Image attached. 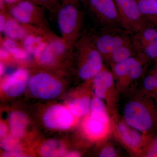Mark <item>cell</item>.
Masks as SVG:
<instances>
[{
	"label": "cell",
	"mask_w": 157,
	"mask_h": 157,
	"mask_svg": "<svg viewBox=\"0 0 157 157\" xmlns=\"http://www.w3.org/2000/svg\"><path fill=\"white\" fill-rule=\"evenodd\" d=\"M74 50L80 60L78 75L81 79L93 78L103 69L102 56L93 39L86 36L82 37L74 45Z\"/></svg>",
	"instance_id": "6da1fadb"
},
{
	"label": "cell",
	"mask_w": 157,
	"mask_h": 157,
	"mask_svg": "<svg viewBox=\"0 0 157 157\" xmlns=\"http://www.w3.org/2000/svg\"><path fill=\"white\" fill-rule=\"evenodd\" d=\"M56 12L57 24L61 37L74 47L79 39L81 28V12L70 0L62 3Z\"/></svg>",
	"instance_id": "7a4b0ae2"
},
{
	"label": "cell",
	"mask_w": 157,
	"mask_h": 157,
	"mask_svg": "<svg viewBox=\"0 0 157 157\" xmlns=\"http://www.w3.org/2000/svg\"><path fill=\"white\" fill-rule=\"evenodd\" d=\"M109 121L104 103L100 98H94L91 101L90 114L84 124L86 133L93 138L103 137L107 132Z\"/></svg>",
	"instance_id": "3957f363"
},
{
	"label": "cell",
	"mask_w": 157,
	"mask_h": 157,
	"mask_svg": "<svg viewBox=\"0 0 157 157\" xmlns=\"http://www.w3.org/2000/svg\"><path fill=\"white\" fill-rule=\"evenodd\" d=\"M30 91L37 98L50 100L60 94L62 85L60 82L50 73L40 72L33 75L29 80Z\"/></svg>",
	"instance_id": "277c9868"
},
{
	"label": "cell",
	"mask_w": 157,
	"mask_h": 157,
	"mask_svg": "<svg viewBox=\"0 0 157 157\" xmlns=\"http://www.w3.org/2000/svg\"><path fill=\"white\" fill-rule=\"evenodd\" d=\"M121 23L128 29L137 33L145 27L143 15L135 0H115Z\"/></svg>",
	"instance_id": "5b68a950"
},
{
	"label": "cell",
	"mask_w": 157,
	"mask_h": 157,
	"mask_svg": "<svg viewBox=\"0 0 157 157\" xmlns=\"http://www.w3.org/2000/svg\"><path fill=\"white\" fill-rule=\"evenodd\" d=\"M127 124L138 131L146 132L152 127L153 119L146 107L136 101L128 103L124 111Z\"/></svg>",
	"instance_id": "8992f818"
},
{
	"label": "cell",
	"mask_w": 157,
	"mask_h": 157,
	"mask_svg": "<svg viewBox=\"0 0 157 157\" xmlns=\"http://www.w3.org/2000/svg\"><path fill=\"white\" fill-rule=\"evenodd\" d=\"M72 113L65 107L54 105L46 110L43 116V121L48 128L66 130L73 122Z\"/></svg>",
	"instance_id": "52a82bcc"
},
{
	"label": "cell",
	"mask_w": 157,
	"mask_h": 157,
	"mask_svg": "<svg viewBox=\"0 0 157 157\" xmlns=\"http://www.w3.org/2000/svg\"><path fill=\"white\" fill-rule=\"evenodd\" d=\"M29 78L27 70L24 69L16 70L4 80L2 85L3 91L9 97L19 96L26 88Z\"/></svg>",
	"instance_id": "ba28073f"
},
{
	"label": "cell",
	"mask_w": 157,
	"mask_h": 157,
	"mask_svg": "<svg viewBox=\"0 0 157 157\" xmlns=\"http://www.w3.org/2000/svg\"><path fill=\"white\" fill-rule=\"evenodd\" d=\"M89 4L94 13L104 22H121L117 7L113 0H89Z\"/></svg>",
	"instance_id": "9c48e42d"
},
{
	"label": "cell",
	"mask_w": 157,
	"mask_h": 157,
	"mask_svg": "<svg viewBox=\"0 0 157 157\" xmlns=\"http://www.w3.org/2000/svg\"><path fill=\"white\" fill-rule=\"evenodd\" d=\"M43 30V28L36 26L21 23L9 15L2 33L5 37L18 41H22L29 34L39 33Z\"/></svg>",
	"instance_id": "30bf717a"
},
{
	"label": "cell",
	"mask_w": 157,
	"mask_h": 157,
	"mask_svg": "<svg viewBox=\"0 0 157 157\" xmlns=\"http://www.w3.org/2000/svg\"><path fill=\"white\" fill-rule=\"evenodd\" d=\"M94 41L96 48L102 56L107 57L119 47L130 43L126 37L113 34L101 35Z\"/></svg>",
	"instance_id": "8fae6325"
},
{
	"label": "cell",
	"mask_w": 157,
	"mask_h": 157,
	"mask_svg": "<svg viewBox=\"0 0 157 157\" xmlns=\"http://www.w3.org/2000/svg\"><path fill=\"white\" fill-rule=\"evenodd\" d=\"M113 71L118 77H128L132 79L140 77L142 72V66L136 59L131 57L124 61L115 64Z\"/></svg>",
	"instance_id": "7c38bea8"
},
{
	"label": "cell",
	"mask_w": 157,
	"mask_h": 157,
	"mask_svg": "<svg viewBox=\"0 0 157 157\" xmlns=\"http://www.w3.org/2000/svg\"><path fill=\"white\" fill-rule=\"evenodd\" d=\"M28 123V117L24 113L19 111L11 113L9 125L11 135L17 139L21 138L25 133Z\"/></svg>",
	"instance_id": "4fadbf2b"
},
{
	"label": "cell",
	"mask_w": 157,
	"mask_h": 157,
	"mask_svg": "<svg viewBox=\"0 0 157 157\" xmlns=\"http://www.w3.org/2000/svg\"><path fill=\"white\" fill-rule=\"evenodd\" d=\"M94 93L97 98L104 99L107 90L112 86L113 76L108 71L103 70L93 77Z\"/></svg>",
	"instance_id": "5bb4252c"
},
{
	"label": "cell",
	"mask_w": 157,
	"mask_h": 157,
	"mask_svg": "<svg viewBox=\"0 0 157 157\" xmlns=\"http://www.w3.org/2000/svg\"><path fill=\"white\" fill-rule=\"evenodd\" d=\"M157 41V31L152 28H144L138 31L133 39L135 48L141 51L147 45Z\"/></svg>",
	"instance_id": "9a60e30c"
},
{
	"label": "cell",
	"mask_w": 157,
	"mask_h": 157,
	"mask_svg": "<svg viewBox=\"0 0 157 157\" xmlns=\"http://www.w3.org/2000/svg\"><path fill=\"white\" fill-rule=\"evenodd\" d=\"M9 14L17 21L23 24L36 26L44 29V25L27 11L17 6V4L9 6Z\"/></svg>",
	"instance_id": "2e32d148"
},
{
	"label": "cell",
	"mask_w": 157,
	"mask_h": 157,
	"mask_svg": "<svg viewBox=\"0 0 157 157\" xmlns=\"http://www.w3.org/2000/svg\"><path fill=\"white\" fill-rule=\"evenodd\" d=\"M40 154L43 157H61L65 155L64 146L60 141L51 139L46 141L40 148Z\"/></svg>",
	"instance_id": "e0dca14e"
},
{
	"label": "cell",
	"mask_w": 157,
	"mask_h": 157,
	"mask_svg": "<svg viewBox=\"0 0 157 157\" xmlns=\"http://www.w3.org/2000/svg\"><path fill=\"white\" fill-rule=\"evenodd\" d=\"M91 101L87 98L73 100L68 105V109L73 115L81 117L90 110Z\"/></svg>",
	"instance_id": "ac0fdd59"
},
{
	"label": "cell",
	"mask_w": 157,
	"mask_h": 157,
	"mask_svg": "<svg viewBox=\"0 0 157 157\" xmlns=\"http://www.w3.org/2000/svg\"><path fill=\"white\" fill-rule=\"evenodd\" d=\"M118 129L124 141L132 147L138 146L141 141V137L138 132L128 128L126 125L120 124Z\"/></svg>",
	"instance_id": "d6986e66"
},
{
	"label": "cell",
	"mask_w": 157,
	"mask_h": 157,
	"mask_svg": "<svg viewBox=\"0 0 157 157\" xmlns=\"http://www.w3.org/2000/svg\"><path fill=\"white\" fill-rule=\"evenodd\" d=\"M133 49L130 43L125 44L116 49L108 57L115 64L124 61L132 57Z\"/></svg>",
	"instance_id": "ffe728a7"
},
{
	"label": "cell",
	"mask_w": 157,
	"mask_h": 157,
	"mask_svg": "<svg viewBox=\"0 0 157 157\" xmlns=\"http://www.w3.org/2000/svg\"><path fill=\"white\" fill-rule=\"evenodd\" d=\"M34 59L40 65L45 66H52L58 61L48 47V43Z\"/></svg>",
	"instance_id": "44dd1931"
},
{
	"label": "cell",
	"mask_w": 157,
	"mask_h": 157,
	"mask_svg": "<svg viewBox=\"0 0 157 157\" xmlns=\"http://www.w3.org/2000/svg\"><path fill=\"white\" fill-rule=\"evenodd\" d=\"M1 146L6 152L21 153V148L17 138L12 135H8L2 138Z\"/></svg>",
	"instance_id": "7402d4cb"
},
{
	"label": "cell",
	"mask_w": 157,
	"mask_h": 157,
	"mask_svg": "<svg viewBox=\"0 0 157 157\" xmlns=\"http://www.w3.org/2000/svg\"><path fill=\"white\" fill-rule=\"evenodd\" d=\"M137 2L142 15L157 14V0H139Z\"/></svg>",
	"instance_id": "603a6c76"
},
{
	"label": "cell",
	"mask_w": 157,
	"mask_h": 157,
	"mask_svg": "<svg viewBox=\"0 0 157 157\" xmlns=\"http://www.w3.org/2000/svg\"><path fill=\"white\" fill-rule=\"evenodd\" d=\"M34 3L51 11L56 12L60 5L59 0H33Z\"/></svg>",
	"instance_id": "cb8c5ba5"
},
{
	"label": "cell",
	"mask_w": 157,
	"mask_h": 157,
	"mask_svg": "<svg viewBox=\"0 0 157 157\" xmlns=\"http://www.w3.org/2000/svg\"><path fill=\"white\" fill-rule=\"evenodd\" d=\"M141 51H143L146 56L150 58H157V41L147 45Z\"/></svg>",
	"instance_id": "d4e9b609"
},
{
	"label": "cell",
	"mask_w": 157,
	"mask_h": 157,
	"mask_svg": "<svg viewBox=\"0 0 157 157\" xmlns=\"http://www.w3.org/2000/svg\"><path fill=\"white\" fill-rule=\"evenodd\" d=\"M21 45V44L19 45V43L17 42V41L8 37H5V38H2L1 40V47L9 52Z\"/></svg>",
	"instance_id": "484cf974"
},
{
	"label": "cell",
	"mask_w": 157,
	"mask_h": 157,
	"mask_svg": "<svg viewBox=\"0 0 157 157\" xmlns=\"http://www.w3.org/2000/svg\"><path fill=\"white\" fill-rule=\"evenodd\" d=\"M144 87L148 91H152L157 89V82L155 76L149 75L144 79Z\"/></svg>",
	"instance_id": "4316f807"
},
{
	"label": "cell",
	"mask_w": 157,
	"mask_h": 157,
	"mask_svg": "<svg viewBox=\"0 0 157 157\" xmlns=\"http://www.w3.org/2000/svg\"><path fill=\"white\" fill-rule=\"evenodd\" d=\"M146 157H157V138L152 143L147 152Z\"/></svg>",
	"instance_id": "83f0119b"
},
{
	"label": "cell",
	"mask_w": 157,
	"mask_h": 157,
	"mask_svg": "<svg viewBox=\"0 0 157 157\" xmlns=\"http://www.w3.org/2000/svg\"><path fill=\"white\" fill-rule=\"evenodd\" d=\"M116 155L114 150L112 147H105L100 153L99 156L101 157H114Z\"/></svg>",
	"instance_id": "f1b7e54d"
},
{
	"label": "cell",
	"mask_w": 157,
	"mask_h": 157,
	"mask_svg": "<svg viewBox=\"0 0 157 157\" xmlns=\"http://www.w3.org/2000/svg\"><path fill=\"white\" fill-rule=\"evenodd\" d=\"M8 14L6 13V12H1L0 14V32L2 33L5 26H6L7 19H8Z\"/></svg>",
	"instance_id": "f546056e"
},
{
	"label": "cell",
	"mask_w": 157,
	"mask_h": 157,
	"mask_svg": "<svg viewBox=\"0 0 157 157\" xmlns=\"http://www.w3.org/2000/svg\"><path fill=\"white\" fill-rule=\"evenodd\" d=\"M0 57H1V59L2 60H6L8 59L10 57H12L11 54L9 53L8 51L2 47H1V49H0Z\"/></svg>",
	"instance_id": "4dcf8cb0"
},
{
	"label": "cell",
	"mask_w": 157,
	"mask_h": 157,
	"mask_svg": "<svg viewBox=\"0 0 157 157\" xmlns=\"http://www.w3.org/2000/svg\"><path fill=\"white\" fill-rule=\"evenodd\" d=\"M3 157H24L22 153L15 152H6L2 155Z\"/></svg>",
	"instance_id": "1f68e13d"
},
{
	"label": "cell",
	"mask_w": 157,
	"mask_h": 157,
	"mask_svg": "<svg viewBox=\"0 0 157 157\" xmlns=\"http://www.w3.org/2000/svg\"><path fill=\"white\" fill-rule=\"evenodd\" d=\"M7 133V129L6 125L3 123H1L0 124V136L1 138H3L6 136Z\"/></svg>",
	"instance_id": "d6a6232c"
},
{
	"label": "cell",
	"mask_w": 157,
	"mask_h": 157,
	"mask_svg": "<svg viewBox=\"0 0 157 157\" xmlns=\"http://www.w3.org/2000/svg\"><path fill=\"white\" fill-rule=\"evenodd\" d=\"M4 2L6 4V6H8V7L13 6V5H15L17 4V3L19 2L20 1L22 0H3ZM31 1H33V0H31Z\"/></svg>",
	"instance_id": "836d02e7"
},
{
	"label": "cell",
	"mask_w": 157,
	"mask_h": 157,
	"mask_svg": "<svg viewBox=\"0 0 157 157\" xmlns=\"http://www.w3.org/2000/svg\"><path fill=\"white\" fill-rule=\"evenodd\" d=\"M65 157H78L79 156V155L78 153L76 152H70L69 153L67 154L66 155H65Z\"/></svg>",
	"instance_id": "e575fe53"
},
{
	"label": "cell",
	"mask_w": 157,
	"mask_h": 157,
	"mask_svg": "<svg viewBox=\"0 0 157 157\" xmlns=\"http://www.w3.org/2000/svg\"><path fill=\"white\" fill-rule=\"evenodd\" d=\"M5 68L4 67V64L3 63H1V64H0V73H1V76L3 75V73L5 72Z\"/></svg>",
	"instance_id": "d590c367"
},
{
	"label": "cell",
	"mask_w": 157,
	"mask_h": 157,
	"mask_svg": "<svg viewBox=\"0 0 157 157\" xmlns=\"http://www.w3.org/2000/svg\"><path fill=\"white\" fill-rule=\"evenodd\" d=\"M155 77L156 80L157 82V70L155 74Z\"/></svg>",
	"instance_id": "8d00e7d4"
},
{
	"label": "cell",
	"mask_w": 157,
	"mask_h": 157,
	"mask_svg": "<svg viewBox=\"0 0 157 157\" xmlns=\"http://www.w3.org/2000/svg\"><path fill=\"white\" fill-rule=\"evenodd\" d=\"M63 3L65 2H67V1H70V0H62Z\"/></svg>",
	"instance_id": "74e56055"
}]
</instances>
